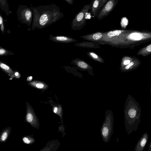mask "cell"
Returning <instances> with one entry per match:
<instances>
[{
  "instance_id": "cell-1",
  "label": "cell",
  "mask_w": 151,
  "mask_h": 151,
  "mask_svg": "<svg viewBox=\"0 0 151 151\" xmlns=\"http://www.w3.org/2000/svg\"><path fill=\"white\" fill-rule=\"evenodd\" d=\"M33 12L31 29H41L48 26L64 16L59 7L55 4L30 6Z\"/></svg>"
},
{
  "instance_id": "cell-2",
  "label": "cell",
  "mask_w": 151,
  "mask_h": 151,
  "mask_svg": "<svg viewBox=\"0 0 151 151\" xmlns=\"http://www.w3.org/2000/svg\"><path fill=\"white\" fill-rule=\"evenodd\" d=\"M126 101V125L129 134L137 129L140 122L141 109L139 104L131 96H128Z\"/></svg>"
},
{
  "instance_id": "cell-3",
  "label": "cell",
  "mask_w": 151,
  "mask_h": 151,
  "mask_svg": "<svg viewBox=\"0 0 151 151\" xmlns=\"http://www.w3.org/2000/svg\"><path fill=\"white\" fill-rule=\"evenodd\" d=\"M16 13L19 21L29 27L32 22L33 18V11L31 7H29L25 5L20 4Z\"/></svg>"
},
{
  "instance_id": "cell-4",
  "label": "cell",
  "mask_w": 151,
  "mask_h": 151,
  "mask_svg": "<svg viewBox=\"0 0 151 151\" xmlns=\"http://www.w3.org/2000/svg\"><path fill=\"white\" fill-rule=\"evenodd\" d=\"M90 8V3L85 5L81 11L76 15L72 21V27L79 28L84 25L86 21V14Z\"/></svg>"
},
{
  "instance_id": "cell-5",
  "label": "cell",
  "mask_w": 151,
  "mask_h": 151,
  "mask_svg": "<svg viewBox=\"0 0 151 151\" xmlns=\"http://www.w3.org/2000/svg\"><path fill=\"white\" fill-rule=\"evenodd\" d=\"M118 0H108L100 11L97 16L98 20H101L107 16L117 5Z\"/></svg>"
},
{
  "instance_id": "cell-6",
  "label": "cell",
  "mask_w": 151,
  "mask_h": 151,
  "mask_svg": "<svg viewBox=\"0 0 151 151\" xmlns=\"http://www.w3.org/2000/svg\"><path fill=\"white\" fill-rule=\"evenodd\" d=\"M148 138V135L145 132L142 136L134 148L135 151H143Z\"/></svg>"
},
{
  "instance_id": "cell-7",
  "label": "cell",
  "mask_w": 151,
  "mask_h": 151,
  "mask_svg": "<svg viewBox=\"0 0 151 151\" xmlns=\"http://www.w3.org/2000/svg\"><path fill=\"white\" fill-rule=\"evenodd\" d=\"M101 0H92L90 3V10L92 15L97 17L99 13V7Z\"/></svg>"
},
{
  "instance_id": "cell-8",
  "label": "cell",
  "mask_w": 151,
  "mask_h": 151,
  "mask_svg": "<svg viewBox=\"0 0 151 151\" xmlns=\"http://www.w3.org/2000/svg\"><path fill=\"white\" fill-rule=\"evenodd\" d=\"M0 68L1 69L9 76L12 78H14V71L5 62L1 60Z\"/></svg>"
},
{
  "instance_id": "cell-9",
  "label": "cell",
  "mask_w": 151,
  "mask_h": 151,
  "mask_svg": "<svg viewBox=\"0 0 151 151\" xmlns=\"http://www.w3.org/2000/svg\"><path fill=\"white\" fill-rule=\"evenodd\" d=\"M0 7L7 16L12 13V11L9 10L7 0H0Z\"/></svg>"
},
{
  "instance_id": "cell-10",
  "label": "cell",
  "mask_w": 151,
  "mask_h": 151,
  "mask_svg": "<svg viewBox=\"0 0 151 151\" xmlns=\"http://www.w3.org/2000/svg\"><path fill=\"white\" fill-rule=\"evenodd\" d=\"M9 55H14V53L12 52L7 50L1 46L0 47V56H4Z\"/></svg>"
},
{
  "instance_id": "cell-11",
  "label": "cell",
  "mask_w": 151,
  "mask_h": 151,
  "mask_svg": "<svg viewBox=\"0 0 151 151\" xmlns=\"http://www.w3.org/2000/svg\"><path fill=\"white\" fill-rule=\"evenodd\" d=\"M30 85L36 87L38 88H42L45 86V84L42 82L36 81H34L29 83Z\"/></svg>"
},
{
  "instance_id": "cell-12",
  "label": "cell",
  "mask_w": 151,
  "mask_h": 151,
  "mask_svg": "<svg viewBox=\"0 0 151 151\" xmlns=\"http://www.w3.org/2000/svg\"><path fill=\"white\" fill-rule=\"evenodd\" d=\"M122 32V31L120 30H116L111 31L109 32L107 34V35L110 37H111L116 36H118Z\"/></svg>"
},
{
  "instance_id": "cell-13",
  "label": "cell",
  "mask_w": 151,
  "mask_h": 151,
  "mask_svg": "<svg viewBox=\"0 0 151 151\" xmlns=\"http://www.w3.org/2000/svg\"><path fill=\"white\" fill-rule=\"evenodd\" d=\"M130 38L135 40H140L142 38V37L139 33H133L130 35Z\"/></svg>"
},
{
  "instance_id": "cell-14",
  "label": "cell",
  "mask_w": 151,
  "mask_h": 151,
  "mask_svg": "<svg viewBox=\"0 0 151 151\" xmlns=\"http://www.w3.org/2000/svg\"><path fill=\"white\" fill-rule=\"evenodd\" d=\"M0 27L1 33H4L5 27L4 24V21L3 16L1 13L0 14Z\"/></svg>"
},
{
  "instance_id": "cell-15",
  "label": "cell",
  "mask_w": 151,
  "mask_h": 151,
  "mask_svg": "<svg viewBox=\"0 0 151 151\" xmlns=\"http://www.w3.org/2000/svg\"><path fill=\"white\" fill-rule=\"evenodd\" d=\"M78 65L79 67L83 69H86L88 67L86 63L82 61L79 62L78 63Z\"/></svg>"
},
{
  "instance_id": "cell-16",
  "label": "cell",
  "mask_w": 151,
  "mask_h": 151,
  "mask_svg": "<svg viewBox=\"0 0 151 151\" xmlns=\"http://www.w3.org/2000/svg\"><path fill=\"white\" fill-rule=\"evenodd\" d=\"M102 34L100 32H98L94 34L93 35V39L97 40L100 39L102 37Z\"/></svg>"
},
{
  "instance_id": "cell-17",
  "label": "cell",
  "mask_w": 151,
  "mask_h": 151,
  "mask_svg": "<svg viewBox=\"0 0 151 151\" xmlns=\"http://www.w3.org/2000/svg\"><path fill=\"white\" fill-rule=\"evenodd\" d=\"M108 0H101L100 6L99 8V13L100 11V10L104 6V5L106 3V2L108 1Z\"/></svg>"
},
{
  "instance_id": "cell-18",
  "label": "cell",
  "mask_w": 151,
  "mask_h": 151,
  "mask_svg": "<svg viewBox=\"0 0 151 151\" xmlns=\"http://www.w3.org/2000/svg\"><path fill=\"white\" fill-rule=\"evenodd\" d=\"M21 75L20 73L17 70H14V77L19 78L21 77Z\"/></svg>"
},
{
  "instance_id": "cell-19",
  "label": "cell",
  "mask_w": 151,
  "mask_h": 151,
  "mask_svg": "<svg viewBox=\"0 0 151 151\" xmlns=\"http://www.w3.org/2000/svg\"><path fill=\"white\" fill-rule=\"evenodd\" d=\"M108 133V130L106 127H104L102 130V133L104 136H106L107 135Z\"/></svg>"
},
{
  "instance_id": "cell-20",
  "label": "cell",
  "mask_w": 151,
  "mask_h": 151,
  "mask_svg": "<svg viewBox=\"0 0 151 151\" xmlns=\"http://www.w3.org/2000/svg\"><path fill=\"white\" fill-rule=\"evenodd\" d=\"M27 119L29 122H31L33 119V116L30 113H28L27 115Z\"/></svg>"
},
{
  "instance_id": "cell-21",
  "label": "cell",
  "mask_w": 151,
  "mask_h": 151,
  "mask_svg": "<svg viewBox=\"0 0 151 151\" xmlns=\"http://www.w3.org/2000/svg\"><path fill=\"white\" fill-rule=\"evenodd\" d=\"M7 137V134L6 132H4L2 134L1 136V139L3 141L6 140Z\"/></svg>"
},
{
  "instance_id": "cell-22",
  "label": "cell",
  "mask_w": 151,
  "mask_h": 151,
  "mask_svg": "<svg viewBox=\"0 0 151 151\" xmlns=\"http://www.w3.org/2000/svg\"><path fill=\"white\" fill-rule=\"evenodd\" d=\"M23 141L26 144H29L30 143V141L27 137H24L23 138Z\"/></svg>"
},
{
  "instance_id": "cell-23",
  "label": "cell",
  "mask_w": 151,
  "mask_h": 151,
  "mask_svg": "<svg viewBox=\"0 0 151 151\" xmlns=\"http://www.w3.org/2000/svg\"><path fill=\"white\" fill-rule=\"evenodd\" d=\"M67 3L70 4V5H72L74 3V0H64Z\"/></svg>"
},
{
  "instance_id": "cell-24",
  "label": "cell",
  "mask_w": 151,
  "mask_h": 151,
  "mask_svg": "<svg viewBox=\"0 0 151 151\" xmlns=\"http://www.w3.org/2000/svg\"><path fill=\"white\" fill-rule=\"evenodd\" d=\"M134 64V63L133 62H132L130 63L129 64H128L125 68L126 69H128L130 66Z\"/></svg>"
},
{
  "instance_id": "cell-25",
  "label": "cell",
  "mask_w": 151,
  "mask_h": 151,
  "mask_svg": "<svg viewBox=\"0 0 151 151\" xmlns=\"http://www.w3.org/2000/svg\"><path fill=\"white\" fill-rule=\"evenodd\" d=\"M91 55L93 58H98V56L94 53L91 52L90 53Z\"/></svg>"
},
{
  "instance_id": "cell-26",
  "label": "cell",
  "mask_w": 151,
  "mask_h": 151,
  "mask_svg": "<svg viewBox=\"0 0 151 151\" xmlns=\"http://www.w3.org/2000/svg\"><path fill=\"white\" fill-rule=\"evenodd\" d=\"M147 50L149 52H151V45H148L146 48Z\"/></svg>"
},
{
  "instance_id": "cell-27",
  "label": "cell",
  "mask_w": 151,
  "mask_h": 151,
  "mask_svg": "<svg viewBox=\"0 0 151 151\" xmlns=\"http://www.w3.org/2000/svg\"><path fill=\"white\" fill-rule=\"evenodd\" d=\"M130 63V61L129 60H125L124 62V65H127Z\"/></svg>"
},
{
  "instance_id": "cell-28",
  "label": "cell",
  "mask_w": 151,
  "mask_h": 151,
  "mask_svg": "<svg viewBox=\"0 0 151 151\" xmlns=\"http://www.w3.org/2000/svg\"><path fill=\"white\" fill-rule=\"evenodd\" d=\"M32 78V76H29L27 78V80L28 81H31Z\"/></svg>"
},
{
  "instance_id": "cell-29",
  "label": "cell",
  "mask_w": 151,
  "mask_h": 151,
  "mask_svg": "<svg viewBox=\"0 0 151 151\" xmlns=\"http://www.w3.org/2000/svg\"><path fill=\"white\" fill-rule=\"evenodd\" d=\"M148 151H151V142L149 146Z\"/></svg>"
},
{
  "instance_id": "cell-30",
  "label": "cell",
  "mask_w": 151,
  "mask_h": 151,
  "mask_svg": "<svg viewBox=\"0 0 151 151\" xmlns=\"http://www.w3.org/2000/svg\"><path fill=\"white\" fill-rule=\"evenodd\" d=\"M57 107H55V108H54V113H56V112H57Z\"/></svg>"
}]
</instances>
